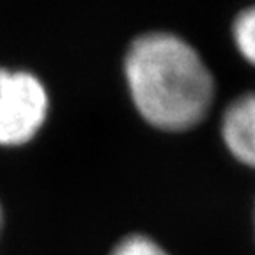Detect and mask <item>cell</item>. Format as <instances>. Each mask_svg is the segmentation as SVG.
Returning <instances> with one entry per match:
<instances>
[{
    "label": "cell",
    "mask_w": 255,
    "mask_h": 255,
    "mask_svg": "<svg viewBox=\"0 0 255 255\" xmlns=\"http://www.w3.org/2000/svg\"><path fill=\"white\" fill-rule=\"evenodd\" d=\"M126 78L140 116L167 131H184L207 116L215 82L202 57L181 37L151 32L126 55Z\"/></svg>",
    "instance_id": "6da1fadb"
},
{
    "label": "cell",
    "mask_w": 255,
    "mask_h": 255,
    "mask_svg": "<svg viewBox=\"0 0 255 255\" xmlns=\"http://www.w3.org/2000/svg\"><path fill=\"white\" fill-rule=\"evenodd\" d=\"M48 96L30 73L0 69V145L32 140L46 119Z\"/></svg>",
    "instance_id": "7a4b0ae2"
},
{
    "label": "cell",
    "mask_w": 255,
    "mask_h": 255,
    "mask_svg": "<svg viewBox=\"0 0 255 255\" xmlns=\"http://www.w3.org/2000/svg\"><path fill=\"white\" fill-rule=\"evenodd\" d=\"M222 133L229 151L255 168V92L236 100L225 110Z\"/></svg>",
    "instance_id": "3957f363"
},
{
    "label": "cell",
    "mask_w": 255,
    "mask_h": 255,
    "mask_svg": "<svg viewBox=\"0 0 255 255\" xmlns=\"http://www.w3.org/2000/svg\"><path fill=\"white\" fill-rule=\"evenodd\" d=\"M232 36L241 55L255 66V5L239 12L232 27Z\"/></svg>",
    "instance_id": "277c9868"
},
{
    "label": "cell",
    "mask_w": 255,
    "mask_h": 255,
    "mask_svg": "<svg viewBox=\"0 0 255 255\" xmlns=\"http://www.w3.org/2000/svg\"><path fill=\"white\" fill-rule=\"evenodd\" d=\"M112 255H168L165 250L158 247L154 241H151L145 236H129L123 239Z\"/></svg>",
    "instance_id": "5b68a950"
},
{
    "label": "cell",
    "mask_w": 255,
    "mask_h": 255,
    "mask_svg": "<svg viewBox=\"0 0 255 255\" xmlns=\"http://www.w3.org/2000/svg\"><path fill=\"white\" fill-rule=\"evenodd\" d=\"M0 229H2V207H0Z\"/></svg>",
    "instance_id": "8992f818"
}]
</instances>
